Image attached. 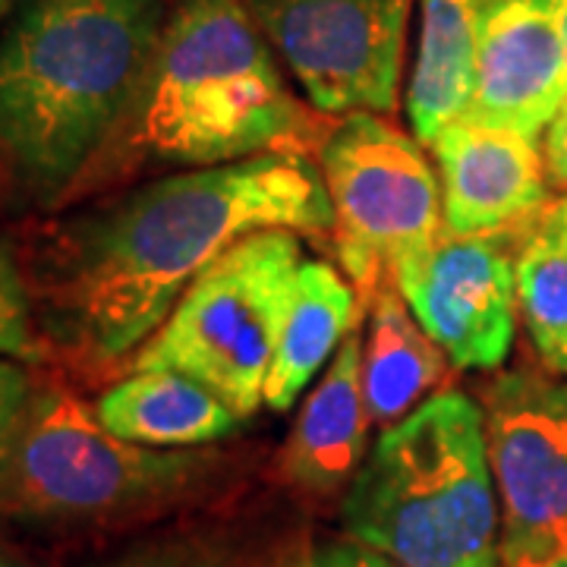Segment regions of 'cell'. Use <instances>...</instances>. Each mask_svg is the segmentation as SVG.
Listing matches in <instances>:
<instances>
[{
    "mask_svg": "<svg viewBox=\"0 0 567 567\" xmlns=\"http://www.w3.org/2000/svg\"><path fill=\"white\" fill-rule=\"evenodd\" d=\"M275 227H334L322 167L297 148L164 174L54 234L41 262L48 324L82 360L121 363L224 249Z\"/></svg>",
    "mask_w": 567,
    "mask_h": 567,
    "instance_id": "6da1fadb",
    "label": "cell"
},
{
    "mask_svg": "<svg viewBox=\"0 0 567 567\" xmlns=\"http://www.w3.org/2000/svg\"><path fill=\"white\" fill-rule=\"evenodd\" d=\"M167 0H29L0 39V158L39 203L70 196L121 130Z\"/></svg>",
    "mask_w": 567,
    "mask_h": 567,
    "instance_id": "7a4b0ae2",
    "label": "cell"
},
{
    "mask_svg": "<svg viewBox=\"0 0 567 567\" xmlns=\"http://www.w3.org/2000/svg\"><path fill=\"white\" fill-rule=\"evenodd\" d=\"M312 121L244 0H177L121 130L82 174L196 171L297 148ZM73 189V193H76Z\"/></svg>",
    "mask_w": 567,
    "mask_h": 567,
    "instance_id": "3957f363",
    "label": "cell"
},
{
    "mask_svg": "<svg viewBox=\"0 0 567 567\" xmlns=\"http://www.w3.org/2000/svg\"><path fill=\"white\" fill-rule=\"evenodd\" d=\"M341 520L398 567H502L483 406L442 391L388 425L347 486Z\"/></svg>",
    "mask_w": 567,
    "mask_h": 567,
    "instance_id": "277c9868",
    "label": "cell"
},
{
    "mask_svg": "<svg viewBox=\"0 0 567 567\" xmlns=\"http://www.w3.org/2000/svg\"><path fill=\"white\" fill-rule=\"evenodd\" d=\"M221 454L158 451L107 432L70 388L32 391L0 464V514L39 527H111L181 505L218 473Z\"/></svg>",
    "mask_w": 567,
    "mask_h": 567,
    "instance_id": "5b68a950",
    "label": "cell"
},
{
    "mask_svg": "<svg viewBox=\"0 0 567 567\" xmlns=\"http://www.w3.org/2000/svg\"><path fill=\"white\" fill-rule=\"evenodd\" d=\"M300 262L297 230L275 227L237 240L183 290L162 328L136 350L133 372H181L249 420L265 404Z\"/></svg>",
    "mask_w": 567,
    "mask_h": 567,
    "instance_id": "8992f818",
    "label": "cell"
},
{
    "mask_svg": "<svg viewBox=\"0 0 567 567\" xmlns=\"http://www.w3.org/2000/svg\"><path fill=\"white\" fill-rule=\"evenodd\" d=\"M319 167L334 252L365 309L391 271L442 230V181L423 142L372 111H353L324 133Z\"/></svg>",
    "mask_w": 567,
    "mask_h": 567,
    "instance_id": "52a82bcc",
    "label": "cell"
},
{
    "mask_svg": "<svg viewBox=\"0 0 567 567\" xmlns=\"http://www.w3.org/2000/svg\"><path fill=\"white\" fill-rule=\"evenodd\" d=\"M322 114H394L413 0H244Z\"/></svg>",
    "mask_w": 567,
    "mask_h": 567,
    "instance_id": "ba28073f",
    "label": "cell"
},
{
    "mask_svg": "<svg viewBox=\"0 0 567 567\" xmlns=\"http://www.w3.org/2000/svg\"><path fill=\"white\" fill-rule=\"evenodd\" d=\"M502 507V565L536 567L567 548V382L514 369L483 398Z\"/></svg>",
    "mask_w": 567,
    "mask_h": 567,
    "instance_id": "9c48e42d",
    "label": "cell"
},
{
    "mask_svg": "<svg viewBox=\"0 0 567 567\" xmlns=\"http://www.w3.org/2000/svg\"><path fill=\"white\" fill-rule=\"evenodd\" d=\"M524 230V227H520ZM507 230H442L391 271L404 303L457 369H498L514 344L517 252Z\"/></svg>",
    "mask_w": 567,
    "mask_h": 567,
    "instance_id": "30bf717a",
    "label": "cell"
},
{
    "mask_svg": "<svg viewBox=\"0 0 567 567\" xmlns=\"http://www.w3.org/2000/svg\"><path fill=\"white\" fill-rule=\"evenodd\" d=\"M565 99L555 0H476V92L461 121L536 140Z\"/></svg>",
    "mask_w": 567,
    "mask_h": 567,
    "instance_id": "8fae6325",
    "label": "cell"
},
{
    "mask_svg": "<svg viewBox=\"0 0 567 567\" xmlns=\"http://www.w3.org/2000/svg\"><path fill=\"white\" fill-rule=\"evenodd\" d=\"M442 221L454 234H492L533 221L548 205L546 158L529 136L454 121L432 140Z\"/></svg>",
    "mask_w": 567,
    "mask_h": 567,
    "instance_id": "7c38bea8",
    "label": "cell"
},
{
    "mask_svg": "<svg viewBox=\"0 0 567 567\" xmlns=\"http://www.w3.org/2000/svg\"><path fill=\"white\" fill-rule=\"evenodd\" d=\"M363 398V331H347L331 369L306 398L300 420L284 447V476L309 495H331L350 486L369 442Z\"/></svg>",
    "mask_w": 567,
    "mask_h": 567,
    "instance_id": "4fadbf2b",
    "label": "cell"
},
{
    "mask_svg": "<svg viewBox=\"0 0 567 567\" xmlns=\"http://www.w3.org/2000/svg\"><path fill=\"white\" fill-rule=\"evenodd\" d=\"M107 432L158 451H186L227 439L244 423L218 394L181 372L148 369L111 385L95 401Z\"/></svg>",
    "mask_w": 567,
    "mask_h": 567,
    "instance_id": "5bb4252c",
    "label": "cell"
},
{
    "mask_svg": "<svg viewBox=\"0 0 567 567\" xmlns=\"http://www.w3.org/2000/svg\"><path fill=\"white\" fill-rule=\"evenodd\" d=\"M360 316L363 306L353 284L344 281L334 265L303 259L290 284L281 334L265 382V406L284 413L297 404Z\"/></svg>",
    "mask_w": 567,
    "mask_h": 567,
    "instance_id": "9a60e30c",
    "label": "cell"
},
{
    "mask_svg": "<svg viewBox=\"0 0 567 567\" xmlns=\"http://www.w3.org/2000/svg\"><path fill=\"white\" fill-rule=\"evenodd\" d=\"M447 357L423 331L394 281L369 300L363 334V398L372 425H394L445 382Z\"/></svg>",
    "mask_w": 567,
    "mask_h": 567,
    "instance_id": "2e32d148",
    "label": "cell"
},
{
    "mask_svg": "<svg viewBox=\"0 0 567 567\" xmlns=\"http://www.w3.org/2000/svg\"><path fill=\"white\" fill-rule=\"evenodd\" d=\"M476 92V0H420V41L406 82L413 136L432 140L461 121Z\"/></svg>",
    "mask_w": 567,
    "mask_h": 567,
    "instance_id": "e0dca14e",
    "label": "cell"
},
{
    "mask_svg": "<svg viewBox=\"0 0 567 567\" xmlns=\"http://www.w3.org/2000/svg\"><path fill=\"white\" fill-rule=\"evenodd\" d=\"M517 306L539 360L551 375H567V212L546 205L520 230Z\"/></svg>",
    "mask_w": 567,
    "mask_h": 567,
    "instance_id": "ac0fdd59",
    "label": "cell"
},
{
    "mask_svg": "<svg viewBox=\"0 0 567 567\" xmlns=\"http://www.w3.org/2000/svg\"><path fill=\"white\" fill-rule=\"evenodd\" d=\"M92 567H230V546L218 533H171L145 539Z\"/></svg>",
    "mask_w": 567,
    "mask_h": 567,
    "instance_id": "d6986e66",
    "label": "cell"
},
{
    "mask_svg": "<svg viewBox=\"0 0 567 567\" xmlns=\"http://www.w3.org/2000/svg\"><path fill=\"white\" fill-rule=\"evenodd\" d=\"M0 357L35 363L41 341L32 331V303L10 246L0 244Z\"/></svg>",
    "mask_w": 567,
    "mask_h": 567,
    "instance_id": "ffe728a7",
    "label": "cell"
},
{
    "mask_svg": "<svg viewBox=\"0 0 567 567\" xmlns=\"http://www.w3.org/2000/svg\"><path fill=\"white\" fill-rule=\"evenodd\" d=\"M32 401V382L20 363L0 360V464L17 439V429L22 423V413Z\"/></svg>",
    "mask_w": 567,
    "mask_h": 567,
    "instance_id": "44dd1931",
    "label": "cell"
},
{
    "mask_svg": "<svg viewBox=\"0 0 567 567\" xmlns=\"http://www.w3.org/2000/svg\"><path fill=\"white\" fill-rule=\"evenodd\" d=\"M293 567H398L394 561H388L385 555L372 551V548L360 546H322L306 551L303 558Z\"/></svg>",
    "mask_w": 567,
    "mask_h": 567,
    "instance_id": "7402d4cb",
    "label": "cell"
},
{
    "mask_svg": "<svg viewBox=\"0 0 567 567\" xmlns=\"http://www.w3.org/2000/svg\"><path fill=\"white\" fill-rule=\"evenodd\" d=\"M543 158H546V174L548 183L555 186H567V99L558 107V114L551 117L546 126V148H543Z\"/></svg>",
    "mask_w": 567,
    "mask_h": 567,
    "instance_id": "603a6c76",
    "label": "cell"
},
{
    "mask_svg": "<svg viewBox=\"0 0 567 567\" xmlns=\"http://www.w3.org/2000/svg\"><path fill=\"white\" fill-rule=\"evenodd\" d=\"M558 7V22H561V35H565V48H567V0H555Z\"/></svg>",
    "mask_w": 567,
    "mask_h": 567,
    "instance_id": "cb8c5ba5",
    "label": "cell"
},
{
    "mask_svg": "<svg viewBox=\"0 0 567 567\" xmlns=\"http://www.w3.org/2000/svg\"><path fill=\"white\" fill-rule=\"evenodd\" d=\"M536 567H567V548L558 551V555H551V558H546V561H539Z\"/></svg>",
    "mask_w": 567,
    "mask_h": 567,
    "instance_id": "d4e9b609",
    "label": "cell"
},
{
    "mask_svg": "<svg viewBox=\"0 0 567 567\" xmlns=\"http://www.w3.org/2000/svg\"><path fill=\"white\" fill-rule=\"evenodd\" d=\"M17 3H20V0H0V22L7 20V17L17 10Z\"/></svg>",
    "mask_w": 567,
    "mask_h": 567,
    "instance_id": "484cf974",
    "label": "cell"
},
{
    "mask_svg": "<svg viewBox=\"0 0 567 567\" xmlns=\"http://www.w3.org/2000/svg\"><path fill=\"white\" fill-rule=\"evenodd\" d=\"M558 203H561V208H565V212H567V196H565V199H558Z\"/></svg>",
    "mask_w": 567,
    "mask_h": 567,
    "instance_id": "4316f807",
    "label": "cell"
},
{
    "mask_svg": "<svg viewBox=\"0 0 567 567\" xmlns=\"http://www.w3.org/2000/svg\"><path fill=\"white\" fill-rule=\"evenodd\" d=\"M0 567H7V565H3V561H0Z\"/></svg>",
    "mask_w": 567,
    "mask_h": 567,
    "instance_id": "83f0119b",
    "label": "cell"
}]
</instances>
